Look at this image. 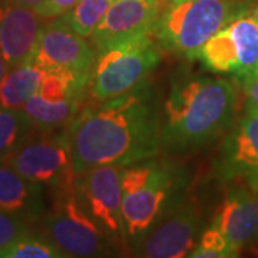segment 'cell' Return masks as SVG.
Returning a JSON list of instances; mask_svg holds the SVG:
<instances>
[{"label":"cell","instance_id":"1","mask_svg":"<svg viewBox=\"0 0 258 258\" xmlns=\"http://www.w3.org/2000/svg\"><path fill=\"white\" fill-rule=\"evenodd\" d=\"M75 175L96 166H128L162 148L157 96L144 82L122 96L83 106L66 128Z\"/></svg>","mask_w":258,"mask_h":258},{"label":"cell","instance_id":"2","mask_svg":"<svg viewBox=\"0 0 258 258\" xmlns=\"http://www.w3.org/2000/svg\"><path fill=\"white\" fill-rule=\"evenodd\" d=\"M238 112L235 85L222 78L182 72L164 102L161 141L166 151L185 154L228 134Z\"/></svg>","mask_w":258,"mask_h":258},{"label":"cell","instance_id":"3","mask_svg":"<svg viewBox=\"0 0 258 258\" xmlns=\"http://www.w3.org/2000/svg\"><path fill=\"white\" fill-rule=\"evenodd\" d=\"M185 175L174 162L149 158L122 169V215L128 249L184 200Z\"/></svg>","mask_w":258,"mask_h":258},{"label":"cell","instance_id":"4","mask_svg":"<svg viewBox=\"0 0 258 258\" xmlns=\"http://www.w3.org/2000/svg\"><path fill=\"white\" fill-rule=\"evenodd\" d=\"M254 0H185L168 5L154 35L161 47L186 59H197L203 46L231 22L248 13Z\"/></svg>","mask_w":258,"mask_h":258},{"label":"cell","instance_id":"5","mask_svg":"<svg viewBox=\"0 0 258 258\" xmlns=\"http://www.w3.org/2000/svg\"><path fill=\"white\" fill-rule=\"evenodd\" d=\"M40 234L68 258H120V251L83 208L75 184L53 192L39 220Z\"/></svg>","mask_w":258,"mask_h":258},{"label":"cell","instance_id":"6","mask_svg":"<svg viewBox=\"0 0 258 258\" xmlns=\"http://www.w3.org/2000/svg\"><path fill=\"white\" fill-rule=\"evenodd\" d=\"M161 55V45L154 33L98 49L89 95L95 102H103L134 91L147 82Z\"/></svg>","mask_w":258,"mask_h":258},{"label":"cell","instance_id":"7","mask_svg":"<svg viewBox=\"0 0 258 258\" xmlns=\"http://www.w3.org/2000/svg\"><path fill=\"white\" fill-rule=\"evenodd\" d=\"M33 184L47 186L52 194L75 184L74 157L66 128L35 131L6 162Z\"/></svg>","mask_w":258,"mask_h":258},{"label":"cell","instance_id":"8","mask_svg":"<svg viewBox=\"0 0 258 258\" xmlns=\"http://www.w3.org/2000/svg\"><path fill=\"white\" fill-rule=\"evenodd\" d=\"M214 74L232 75L242 86L258 78V19L248 12L212 36L198 57Z\"/></svg>","mask_w":258,"mask_h":258},{"label":"cell","instance_id":"9","mask_svg":"<svg viewBox=\"0 0 258 258\" xmlns=\"http://www.w3.org/2000/svg\"><path fill=\"white\" fill-rule=\"evenodd\" d=\"M122 169L118 165L96 166L76 176L75 188L86 212L125 254L128 244L122 215Z\"/></svg>","mask_w":258,"mask_h":258},{"label":"cell","instance_id":"10","mask_svg":"<svg viewBox=\"0 0 258 258\" xmlns=\"http://www.w3.org/2000/svg\"><path fill=\"white\" fill-rule=\"evenodd\" d=\"M203 208L194 200H182L165 218L131 249L132 258H188L204 230Z\"/></svg>","mask_w":258,"mask_h":258},{"label":"cell","instance_id":"11","mask_svg":"<svg viewBox=\"0 0 258 258\" xmlns=\"http://www.w3.org/2000/svg\"><path fill=\"white\" fill-rule=\"evenodd\" d=\"M214 172L225 184L258 186V108L252 103L245 102L240 119L224 138Z\"/></svg>","mask_w":258,"mask_h":258},{"label":"cell","instance_id":"12","mask_svg":"<svg viewBox=\"0 0 258 258\" xmlns=\"http://www.w3.org/2000/svg\"><path fill=\"white\" fill-rule=\"evenodd\" d=\"M95 57L96 50L92 43L86 37L78 35L59 18L45 23L30 62L45 71L91 74Z\"/></svg>","mask_w":258,"mask_h":258},{"label":"cell","instance_id":"13","mask_svg":"<svg viewBox=\"0 0 258 258\" xmlns=\"http://www.w3.org/2000/svg\"><path fill=\"white\" fill-rule=\"evenodd\" d=\"M162 13V0H113L92 33L95 50L152 35Z\"/></svg>","mask_w":258,"mask_h":258},{"label":"cell","instance_id":"14","mask_svg":"<svg viewBox=\"0 0 258 258\" xmlns=\"http://www.w3.org/2000/svg\"><path fill=\"white\" fill-rule=\"evenodd\" d=\"M228 185L211 225L241 251L258 242V186L244 182Z\"/></svg>","mask_w":258,"mask_h":258},{"label":"cell","instance_id":"15","mask_svg":"<svg viewBox=\"0 0 258 258\" xmlns=\"http://www.w3.org/2000/svg\"><path fill=\"white\" fill-rule=\"evenodd\" d=\"M43 26L33 9L0 2V52L9 69L32 60Z\"/></svg>","mask_w":258,"mask_h":258},{"label":"cell","instance_id":"16","mask_svg":"<svg viewBox=\"0 0 258 258\" xmlns=\"http://www.w3.org/2000/svg\"><path fill=\"white\" fill-rule=\"evenodd\" d=\"M0 211L28 224L39 222L46 211L43 186L25 179L12 166L0 162Z\"/></svg>","mask_w":258,"mask_h":258},{"label":"cell","instance_id":"17","mask_svg":"<svg viewBox=\"0 0 258 258\" xmlns=\"http://www.w3.org/2000/svg\"><path fill=\"white\" fill-rule=\"evenodd\" d=\"M46 74L33 62L10 68L0 83V106L13 111H23L25 103L39 91Z\"/></svg>","mask_w":258,"mask_h":258},{"label":"cell","instance_id":"18","mask_svg":"<svg viewBox=\"0 0 258 258\" xmlns=\"http://www.w3.org/2000/svg\"><path fill=\"white\" fill-rule=\"evenodd\" d=\"M82 102H47L37 93L29 98L23 111L32 120L37 131H57L68 128V125L81 112Z\"/></svg>","mask_w":258,"mask_h":258},{"label":"cell","instance_id":"19","mask_svg":"<svg viewBox=\"0 0 258 258\" xmlns=\"http://www.w3.org/2000/svg\"><path fill=\"white\" fill-rule=\"evenodd\" d=\"M36 131L25 111H13L0 106V162L18 149Z\"/></svg>","mask_w":258,"mask_h":258},{"label":"cell","instance_id":"20","mask_svg":"<svg viewBox=\"0 0 258 258\" xmlns=\"http://www.w3.org/2000/svg\"><path fill=\"white\" fill-rule=\"evenodd\" d=\"M113 0H79L60 19L78 35L91 37L99 26Z\"/></svg>","mask_w":258,"mask_h":258},{"label":"cell","instance_id":"21","mask_svg":"<svg viewBox=\"0 0 258 258\" xmlns=\"http://www.w3.org/2000/svg\"><path fill=\"white\" fill-rule=\"evenodd\" d=\"M0 258H68L60 249L45 238L42 234L32 231L20 237L6 249L0 251Z\"/></svg>","mask_w":258,"mask_h":258},{"label":"cell","instance_id":"22","mask_svg":"<svg viewBox=\"0 0 258 258\" xmlns=\"http://www.w3.org/2000/svg\"><path fill=\"white\" fill-rule=\"evenodd\" d=\"M240 249H237L230 241L222 235L220 230L211 224L204 230L197 247L188 258H238Z\"/></svg>","mask_w":258,"mask_h":258},{"label":"cell","instance_id":"23","mask_svg":"<svg viewBox=\"0 0 258 258\" xmlns=\"http://www.w3.org/2000/svg\"><path fill=\"white\" fill-rule=\"evenodd\" d=\"M28 232H30V224L16 215L0 211V251L8 248Z\"/></svg>","mask_w":258,"mask_h":258},{"label":"cell","instance_id":"24","mask_svg":"<svg viewBox=\"0 0 258 258\" xmlns=\"http://www.w3.org/2000/svg\"><path fill=\"white\" fill-rule=\"evenodd\" d=\"M78 2L79 0H45L40 6H37L35 12L43 20L60 18L72 9Z\"/></svg>","mask_w":258,"mask_h":258},{"label":"cell","instance_id":"25","mask_svg":"<svg viewBox=\"0 0 258 258\" xmlns=\"http://www.w3.org/2000/svg\"><path fill=\"white\" fill-rule=\"evenodd\" d=\"M244 92L247 96V102L252 103L254 106L258 108V78L255 81H252L251 83L244 86Z\"/></svg>","mask_w":258,"mask_h":258},{"label":"cell","instance_id":"26","mask_svg":"<svg viewBox=\"0 0 258 258\" xmlns=\"http://www.w3.org/2000/svg\"><path fill=\"white\" fill-rule=\"evenodd\" d=\"M3 3H9V5H18V6H23V8H29V9H36L37 6H40L45 0H0Z\"/></svg>","mask_w":258,"mask_h":258},{"label":"cell","instance_id":"27","mask_svg":"<svg viewBox=\"0 0 258 258\" xmlns=\"http://www.w3.org/2000/svg\"><path fill=\"white\" fill-rule=\"evenodd\" d=\"M8 71H9V68H8V63H6L5 57H3L2 52H0V83H2V81H3L5 75L8 74Z\"/></svg>","mask_w":258,"mask_h":258},{"label":"cell","instance_id":"28","mask_svg":"<svg viewBox=\"0 0 258 258\" xmlns=\"http://www.w3.org/2000/svg\"><path fill=\"white\" fill-rule=\"evenodd\" d=\"M251 13H252V15H254V16L258 19V2L257 3L254 2V5H252V9H251Z\"/></svg>","mask_w":258,"mask_h":258},{"label":"cell","instance_id":"29","mask_svg":"<svg viewBox=\"0 0 258 258\" xmlns=\"http://www.w3.org/2000/svg\"><path fill=\"white\" fill-rule=\"evenodd\" d=\"M168 5H175V3H181V2H185V0H165Z\"/></svg>","mask_w":258,"mask_h":258},{"label":"cell","instance_id":"30","mask_svg":"<svg viewBox=\"0 0 258 258\" xmlns=\"http://www.w3.org/2000/svg\"><path fill=\"white\" fill-rule=\"evenodd\" d=\"M240 2H244V0H240Z\"/></svg>","mask_w":258,"mask_h":258},{"label":"cell","instance_id":"31","mask_svg":"<svg viewBox=\"0 0 258 258\" xmlns=\"http://www.w3.org/2000/svg\"><path fill=\"white\" fill-rule=\"evenodd\" d=\"M257 255H258V251H257Z\"/></svg>","mask_w":258,"mask_h":258}]
</instances>
